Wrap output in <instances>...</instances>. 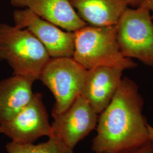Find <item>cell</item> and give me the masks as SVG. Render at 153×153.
I'll use <instances>...</instances> for the list:
<instances>
[{"mask_svg":"<svg viewBox=\"0 0 153 153\" xmlns=\"http://www.w3.org/2000/svg\"><path fill=\"white\" fill-rule=\"evenodd\" d=\"M52 115L53 136L72 152L78 142L96 128L99 116L81 95L65 111Z\"/></svg>","mask_w":153,"mask_h":153,"instance_id":"obj_8","label":"cell"},{"mask_svg":"<svg viewBox=\"0 0 153 153\" xmlns=\"http://www.w3.org/2000/svg\"><path fill=\"white\" fill-rule=\"evenodd\" d=\"M33 82L14 74L0 80V124L14 117L30 102Z\"/></svg>","mask_w":153,"mask_h":153,"instance_id":"obj_12","label":"cell"},{"mask_svg":"<svg viewBox=\"0 0 153 153\" xmlns=\"http://www.w3.org/2000/svg\"></svg>","mask_w":153,"mask_h":153,"instance_id":"obj_18","label":"cell"},{"mask_svg":"<svg viewBox=\"0 0 153 153\" xmlns=\"http://www.w3.org/2000/svg\"><path fill=\"white\" fill-rule=\"evenodd\" d=\"M0 133L20 144L33 143L44 136H53L52 125L42 95L34 93L30 102L14 117L0 124Z\"/></svg>","mask_w":153,"mask_h":153,"instance_id":"obj_6","label":"cell"},{"mask_svg":"<svg viewBox=\"0 0 153 153\" xmlns=\"http://www.w3.org/2000/svg\"><path fill=\"white\" fill-rule=\"evenodd\" d=\"M129 6L131 7H136L140 5L141 0H129Z\"/></svg>","mask_w":153,"mask_h":153,"instance_id":"obj_16","label":"cell"},{"mask_svg":"<svg viewBox=\"0 0 153 153\" xmlns=\"http://www.w3.org/2000/svg\"><path fill=\"white\" fill-rule=\"evenodd\" d=\"M6 150L7 153H73L54 136L49 138L48 141L38 145L11 141L6 145Z\"/></svg>","mask_w":153,"mask_h":153,"instance_id":"obj_13","label":"cell"},{"mask_svg":"<svg viewBox=\"0 0 153 153\" xmlns=\"http://www.w3.org/2000/svg\"><path fill=\"white\" fill-rule=\"evenodd\" d=\"M143 105L137 83L123 77L115 96L99 115L93 151L122 153L148 142L149 124L143 114Z\"/></svg>","mask_w":153,"mask_h":153,"instance_id":"obj_1","label":"cell"},{"mask_svg":"<svg viewBox=\"0 0 153 153\" xmlns=\"http://www.w3.org/2000/svg\"><path fill=\"white\" fill-rule=\"evenodd\" d=\"M12 6L28 9L62 29L75 32L87 25L69 0H10Z\"/></svg>","mask_w":153,"mask_h":153,"instance_id":"obj_10","label":"cell"},{"mask_svg":"<svg viewBox=\"0 0 153 153\" xmlns=\"http://www.w3.org/2000/svg\"><path fill=\"white\" fill-rule=\"evenodd\" d=\"M140 5L148 9L150 12L153 20V0H141Z\"/></svg>","mask_w":153,"mask_h":153,"instance_id":"obj_15","label":"cell"},{"mask_svg":"<svg viewBox=\"0 0 153 153\" xmlns=\"http://www.w3.org/2000/svg\"><path fill=\"white\" fill-rule=\"evenodd\" d=\"M87 71L72 57L49 60L39 79L54 96L52 115L65 111L81 95Z\"/></svg>","mask_w":153,"mask_h":153,"instance_id":"obj_5","label":"cell"},{"mask_svg":"<svg viewBox=\"0 0 153 153\" xmlns=\"http://www.w3.org/2000/svg\"><path fill=\"white\" fill-rule=\"evenodd\" d=\"M73 58L86 70L100 66L126 71L137 66L121 52L116 36V26L86 25L74 32Z\"/></svg>","mask_w":153,"mask_h":153,"instance_id":"obj_2","label":"cell"},{"mask_svg":"<svg viewBox=\"0 0 153 153\" xmlns=\"http://www.w3.org/2000/svg\"><path fill=\"white\" fill-rule=\"evenodd\" d=\"M149 129V140L153 143V126L151 125H149L148 127Z\"/></svg>","mask_w":153,"mask_h":153,"instance_id":"obj_17","label":"cell"},{"mask_svg":"<svg viewBox=\"0 0 153 153\" xmlns=\"http://www.w3.org/2000/svg\"><path fill=\"white\" fill-rule=\"evenodd\" d=\"M116 26V36L122 54L153 66V20L146 7H128Z\"/></svg>","mask_w":153,"mask_h":153,"instance_id":"obj_4","label":"cell"},{"mask_svg":"<svg viewBox=\"0 0 153 153\" xmlns=\"http://www.w3.org/2000/svg\"><path fill=\"white\" fill-rule=\"evenodd\" d=\"M123 69L100 66L88 70L81 96L99 115L112 100L123 78Z\"/></svg>","mask_w":153,"mask_h":153,"instance_id":"obj_9","label":"cell"},{"mask_svg":"<svg viewBox=\"0 0 153 153\" xmlns=\"http://www.w3.org/2000/svg\"><path fill=\"white\" fill-rule=\"evenodd\" d=\"M51 59L44 45L27 30L0 24V61L7 63L14 75L35 82Z\"/></svg>","mask_w":153,"mask_h":153,"instance_id":"obj_3","label":"cell"},{"mask_svg":"<svg viewBox=\"0 0 153 153\" xmlns=\"http://www.w3.org/2000/svg\"><path fill=\"white\" fill-rule=\"evenodd\" d=\"M13 18L14 26L33 33L44 45L51 58L73 57L74 32L64 30L28 9L14 10Z\"/></svg>","mask_w":153,"mask_h":153,"instance_id":"obj_7","label":"cell"},{"mask_svg":"<svg viewBox=\"0 0 153 153\" xmlns=\"http://www.w3.org/2000/svg\"><path fill=\"white\" fill-rule=\"evenodd\" d=\"M79 16L88 25H115L129 6V0H69Z\"/></svg>","mask_w":153,"mask_h":153,"instance_id":"obj_11","label":"cell"},{"mask_svg":"<svg viewBox=\"0 0 153 153\" xmlns=\"http://www.w3.org/2000/svg\"><path fill=\"white\" fill-rule=\"evenodd\" d=\"M120 153H153V143L149 140L141 146Z\"/></svg>","mask_w":153,"mask_h":153,"instance_id":"obj_14","label":"cell"}]
</instances>
